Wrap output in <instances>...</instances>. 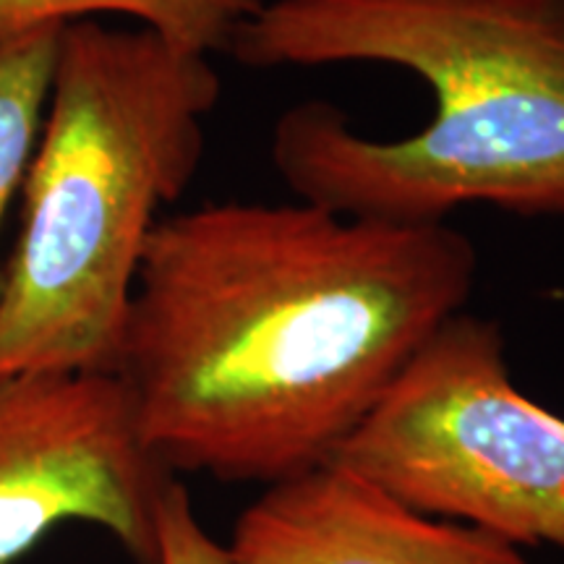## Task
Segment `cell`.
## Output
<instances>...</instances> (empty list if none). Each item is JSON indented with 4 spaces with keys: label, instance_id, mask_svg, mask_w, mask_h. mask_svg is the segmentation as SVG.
<instances>
[{
    "label": "cell",
    "instance_id": "obj_1",
    "mask_svg": "<svg viewBox=\"0 0 564 564\" xmlns=\"http://www.w3.org/2000/svg\"><path fill=\"white\" fill-rule=\"evenodd\" d=\"M478 259L447 223L209 202L154 228L116 377L175 476L278 486L333 465L411 358L465 312Z\"/></svg>",
    "mask_w": 564,
    "mask_h": 564
},
{
    "label": "cell",
    "instance_id": "obj_4",
    "mask_svg": "<svg viewBox=\"0 0 564 564\" xmlns=\"http://www.w3.org/2000/svg\"><path fill=\"white\" fill-rule=\"evenodd\" d=\"M333 465L415 512L564 552V419L520 392L481 316L444 322Z\"/></svg>",
    "mask_w": 564,
    "mask_h": 564
},
{
    "label": "cell",
    "instance_id": "obj_7",
    "mask_svg": "<svg viewBox=\"0 0 564 564\" xmlns=\"http://www.w3.org/2000/svg\"><path fill=\"white\" fill-rule=\"evenodd\" d=\"M264 0H0V51L47 30H63L102 13L139 21L175 47L230 55L232 42Z\"/></svg>",
    "mask_w": 564,
    "mask_h": 564
},
{
    "label": "cell",
    "instance_id": "obj_6",
    "mask_svg": "<svg viewBox=\"0 0 564 564\" xmlns=\"http://www.w3.org/2000/svg\"><path fill=\"white\" fill-rule=\"evenodd\" d=\"M228 552L232 564H531L510 541L415 512L340 465L267 486Z\"/></svg>",
    "mask_w": 564,
    "mask_h": 564
},
{
    "label": "cell",
    "instance_id": "obj_9",
    "mask_svg": "<svg viewBox=\"0 0 564 564\" xmlns=\"http://www.w3.org/2000/svg\"><path fill=\"white\" fill-rule=\"evenodd\" d=\"M154 564H232L228 544H220L204 531L188 489L178 478L160 499Z\"/></svg>",
    "mask_w": 564,
    "mask_h": 564
},
{
    "label": "cell",
    "instance_id": "obj_2",
    "mask_svg": "<svg viewBox=\"0 0 564 564\" xmlns=\"http://www.w3.org/2000/svg\"><path fill=\"white\" fill-rule=\"evenodd\" d=\"M230 55L253 68L382 63L429 84L434 110L398 139L335 105H293L272 165L295 199L387 223L463 207L564 217V0H264Z\"/></svg>",
    "mask_w": 564,
    "mask_h": 564
},
{
    "label": "cell",
    "instance_id": "obj_3",
    "mask_svg": "<svg viewBox=\"0 0 564 564\" xmlns=\"http://www.w3.org/2000/svg\"><path fill=\"white\" fill-rule=\"evenodd\" d=\"M212 58L144 26H63L0 291V377L116 373L141 257L192 186Z\"/></svg>",
    "mask_w": 564,
    "mask_h": 564
},
{
    "label": "cell",
    "instance_id": "obj_8",
    "mask_svg": "<svg viewBox=\"0 0 564 564\" xmlns=\"http://www.w3.org/2000/svg\"><path fill=\"white\" fill-rule=\"evenodd\" d=\"M61 30L0 51V225L30 171L51 95ZM3 291V262H0Z\"/></svg>",
    "mask_w": 564,
    "mask_h": 564
},
{
    "label": "cell",
    "instance_id": "obj_5",
    "mask_svg": "<svg viewBox=\"0 0 564 564\" xmlns=\"http://www.w3.org/2000/svg\"><path fill=\"white\" fill-rule=\"evenodd\" d=\"M175 478L116 373L0 377V564L66 523L102 528L133 564H154L160 499Z\"/></svg>",
    "mask_w": 564,
    "mask_h": 564
}]
</instances>
